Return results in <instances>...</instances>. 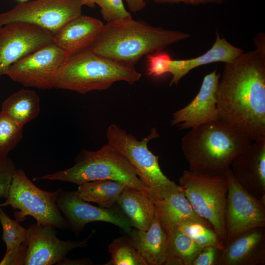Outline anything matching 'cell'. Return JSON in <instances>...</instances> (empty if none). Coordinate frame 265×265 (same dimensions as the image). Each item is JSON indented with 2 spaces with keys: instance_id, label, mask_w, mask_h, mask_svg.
<instances>
[{
  "instance_id": "obj_1",
  "label": "cell",
  "mask_w": 265,
  "mask_h": 265,
  "mask_svg": "<svg viewBox=\"0 0 265 265\" xmlns=\"http://www.w3.org/2000/svg\"><path fill=\"white\" fill-rule=\"evenodd\" d=\"M220 119L253 141L265 140V53L263 46L226 63L217 92Z\"/></svg>"
},
{
  "instance_id": "obj_2",
  "label": "cell",
  "mask_w": 265,
  "mask_h": 265,
  "mask_svg": "<svg viewBox=\"0 0 265 265\" xmlns=\"http://www.w3.org/2000/svg\"><path fill=\"white\" fill-rule=\"evenodd\" d=\"M253 141L219 119L191 129L181 147L188 170L212 176L226 175L234 159Z\"/></svg>"
},
{
  "instance_id": "obj_3",
  "label": "cell",
  "mask_w": 265,
  "mask_h": 265,
  "mask_svg": "<svg viewBox=\"0 0 265 265\" xmlns=\"http://www.w3.org/2000/svg\"><path fill=\"white\" fill-rule=\"evenodd\" d=\"M189 37L186 33L153 27L129 16L107 22L90 48L98 55L134 66L143 55Z\"/></svg>"
},
{
  "instance_id": "obj_4",
  "label": "cell",
  "mask_w": 265,
  "mask_h": 265,
  "mask_svg": "<svg viewBox=\"0 0 265 265\" xmlns=\"http://www.w3.org/2000/svg\"><path fill=\"white\" fill-rule=\"evenodd\" d=\"M141 76L134 66L98 55L88 48L69 56L56 77L54 88L85 94L106 90L119 81L132 84Z\"/></svg>"
},
{
  "instance_id": "obj_5",
  "label": "cell",
  "mask_w": 265,
  "mask_h": 265,
  "mask_svg": "<svg viewBox=\"0 0 265 265\" xmlns=\"http://www.w3.org/2000/svg\"><path fill=\"white\" fill-rule=\"evenodd\" d=\"M40 179L78 185L99 180L119 181L148 193L154 199L152 191L141 181L129 161L108 143L96 151L83 150L73 166L44 175Z\"/></svg>"
},
{
  "instance_id": "obj_6",
  "label": "cell",
  "mask_w": 265,
  "mask_h": 265,
  "mask_svg": "<svg viewBox=\"0 0 265 265\" xmlns=\"http://www.w3.org/2000/svg\"><path fill=\"white\" fill-rule=\"evenodd\" d=\"M159 136L154 128L149 135L138 140L115 124L109 125L106 132L108 144L129 161L141 181L152 191L154 200L163 198L180 187L163 173L159 157L148 148L149 141Z\"/></svg>"
},
{
  "instance_id": "obj_7",
  "label": "cell",
  "mask_w": 265,
  "mask_h": 265,
  "mask_svg": "<svg viewBox=\"0 0 265 265\" xmlns=\"http://www.w3.org/2000/svg\"><path fill=\"white\" fill-rule=\"evenodd\" d=\"M179 184L194 212L210 223L225 244L226 175L212 176L185 170Z\"/></svg>"
},
{
  "instance_id": "obj_8",
  "label": "cell",
  "mask_w": 265,
  "mask_h": 265,
  "mask_svg": "<svg viewBox=\"0 0 265 265\" xmlns=\"http://www.w3.org/2000/svg\"><path fill=\"white\" fill-rule=\"evenodd\" d=\"M57 195L58 190L49 192L40 189L28 179L23 170L16 169L6 201L0 204V208L10 206L13 209L19 210L14 213L19 222L30 216L41 225L64 229L69 226L57 206Z\"/></svg>"
},
{
  "instance_id": "obj_9",
  "label": "cell",
  "mask_w": 265,
  "mask_h": 265,
  "mask_svg": "<svg viewBox=\"0 0 265 265\" xmlns=\"http://www.w3.org/2000/svg\"><path fill=\"white\" fill-rule=\"evenodd\" d=\"M80 0H35L20 3L0 14V27L13 22L40 27L53 35L65 24L81 15Z\"/></svg>"
},
{
  "instance_id": "obj_10",
  "label": "cell",
  "mask_w": 265,
  "mask_h": 265,
  "mask_svg": "<svg viewBox=\"0 0 265 265\" xmlns=\"http://www.w3.org/2000/svg\"><path fill=\"white\" fill-rule=\"evenodd\" d=\"M69 56L52 43L10 66L4 75L27 87L50 89L54 88L56 77Z\"/></svg>"
},
{
  "instance_id": "obj_11",
  "label": "cell",
  "mask_w": 265,
  "mask_h": 265,
  "mask_svg": "<svg viewBox=\"0 0 265 265\" xmlns=\"http://www.w3.org/2000/svg\"><path fill=\"white\" fill-rule=\"evenodd\" d=\"M226 177L228 191L224 245L242 233L256 228L265 227V201L256 198L245 189L237 181L230 168Z\"/></svg>"
},
{
  "instance_id": "obj_12",
  "label": "cell",
  "mask_w": 265,
  "mask_h": 265,
  "mask_svg": "<svg viewBox=\"0 0 265 265\" xmlns=\"http://www.w3.org/2000/svg\"><path fill=\"white\" fill-rule=\"evenodd\" d=\"M53 43V35L35 25L13 22L0 27V77L18 60Z\"/></svg>"
},
{
  "instance_id": "obj_13",
  "label": "cell",
  "mask_w": 265,
  "mask_h": 265,
  "mask_svg": "<svg viewBox=\"0 0 265 265\" xmlns=\"http://www.w3.org/2000/svg\"><path fill=\"white\" fill-rule=\"evenodd\" d=\"M57 190V206L75 232H81L86 224L95 221L114 224L126 233L131 230L128 219L117 204L109 208L97 207L81 199L76 191Z\"/></svg>"
},
{
  "instance_id": "obj_14",
  "label": "cell",
  "mask_w": 265,
  "mask_h": 265,
  "mask_svg": "<svg viewBox=\"0 0 265 265\" xmlns=\"http://www.w3.org/2000/svg\"><path fill=\"white\" fill-rule=\"evenodd\" d=\"M27 230L24 265H58L72 249L86 247L89 238L62 240L56 236L54 228L38 223L32 224Z\"/></svg>"
},
{
  "instance_id": "obj_15",
  "label": "cell",
  "mask_w": 265,
  "mask_h": 265,
  "mask_svg": "<svg viewBox=\"0 0 265 265\" xmlns=\"http://www.w3.org/2000/svg\"><path fill=\"white\" fill-rule=\"evenodd\" d=\"M220 77L215 70L204 77L199 91L192 101L173 113L171 126L180 130L191 129L220 119L216 98Z\"/></svg>"
},
{
  "instance_id": "obj_16",
  "label": "cell",
  "mask_w": 265,
  "mask_h": 265,
  "mask_svg": "<svg viewBox=\"0 0 265 265\" xmlns=\"http://www.w3.org/2000/svg\"><path fill=\"white\" fill-rule=\"evenodd\" d=\"M230 169L245 189L265 201V140L252 141L234 159Z\"/></svg>"
},
{
  "instance_id": "obj_17",
  "label": "cell",
  "mask_w": 265,
  "mask_h": 265,
  "mask_svg": "<svg viewBox=\"0 0 265 265\" xmlns=\"http://www.w3.org/2000/svg\"><path fill=\"white\" fill-rule=\"evenodd\" d=\"M265 227L236 237L222 249L217 265H252L265 263Z\"/></svg>"
},
{
  "instance_id": "obj_18",
  "label": "cell",
  "mask_w": 265,
  "mask_h": 265,
  "mask_svg": "<svg viewBox=\"0 0 265 265\" xmlns=\"http://www.w3.org/2000/svg\"><path fill=\"white\" fill-rule=\"evenodd\" d=\"M104 26L98 19L80 15L53 35V43L70 56L90 48Z\"/></svg>"
},
{
  "instance_id": "obj_19",
  "label": "cell",
  "mask_w": 265,
  "mask_h": 265,
  "mask_svg": "<svg viewBox=\"0 0 265 265\" xmlns=\"http://www.w3.org/2000/svg\"><path fill=\"white\" fill-rule=\"evenodd\" d=\"M148 265H164L168 254V235L156 211L149 228H132L127 233Z\"/></svg>"
},
{
  "instance_id": "obj_20",
  "label": "cell",
  "mask_w": 265,
  "mask_h": 265,
  "mask_svg": "<svg viewBox=\"0 0 265 265\" xmlns=\"http://www.w3.org/2000/svg\"><path fill=\"white\" fill-rule=\"evenodd\" d=\"M156 211L168 234L180 224L196 222L212 228L210 223L199 216L193 210L180 187L166 197L155 199Z\"/></svg>"
},
{
  "instance_id": "obj_21",
  "label": "cell",
  "mask_w": 265,
  "mask_h": 265,
  "mask_svg": "<svg viewBox=\"0 0 265 265\" xmlns=\"http://www.w3.org/2000/svg\"><path fill=\"white\" fill-rule=\"evenodd\" d=\"M243 52L241 49L220 38L216 32V39L212 47L204 54L191 59L170 61L168 73H170L172 78L170 85H177L183 77L196 67L213 62H230Z\"/></svg>"
},
{
  "instance_id": "obj_22",
  "label": "cell",
  "mask_w": 265,
  "mask_h": 265,
  "mask_svg": "<svg viewBox=\"0 0 265 265\" xmlns=\"http://www.w3.org/2000/svg\"><path fill=\"white\" fill-rule=\"evenodd\" d=\"M116 204L132 227L142 231L149 228L155 216L156 206L154 198L148 193L127 186Z\"/></svg>"
},
{
  "instance_id": "obj_23",
  "label": "cell",
  "mask_w": 265,
  "mask_h": 265,
  "mask_svg": "<svg viewBox=\"0 0 265 265\" xmlns=\"http://www.w3.org/2000/svg\"><path fill=\"white\" fill-rule=\"evenodd\" d=\"M40 99L35 91L21 89L12 94L2 103L3 113L23 127L40 113Z\"/></svg>"
},
{
  "instance_id": "obj_24",
  "label": "cell",
  "mask_w": 265,
  "mask_h": 265,
  "mask_svg": "<svg viewBox=\"0 0 265 265\" xmlns=\"http://www.w3.org/2000/svg\"><path fill=\"white\" fill-rule=\"evenodd\" d=\"M127 186H129L119 181L99 180L79 185L76 192L84 201L95 203L100 207L109 208L116 204L120 195Z\"/></svg>"
},
{
  "instance_id": "obj_25",
  "label": "cell",
  "mask_w": 265,
  "mask_h": 265,
  "mask_svg": "<svg viewBox=\"0 0 265 265\" xmlns=\"http://www.w3.org/2000/svg\"><path fill=\"white\" fill-rule=\"evenodd\" d=\"M168 235V254L164 265H192L196 257L204 248L177 229Z\"/></svg>"
},
{
  "instance_id": "obj_26",
  "label": "cell",
  "mask_w": 265,
  "mask_h": 265,
  "mask_svg": "<svg viewBox=\"0 0 265 265\" xmlns=\"http://www.w3.org/2000/svg\"><path fill=\"white\" fill-rule=\"evenodd\" d=\"M108 251L111 259L105 265H148L128 236L114 239Z\"/></svg>"
},
{
  "instance_id": "obj_27",
  "label": "cell",
  "mask_w": 265,
  "mask_h": 265,
  "mask_svg": "<svg viewBox=\"0 0 265 265\" xmlns=\"http://www.w3.org/2000/svg\"><path fill=\"white\" fill-rule=\"evenodd\" d=\"M176 229L186 234L202 247L213 246L222 250L224 246V242L214 230L201 223L186 222L179 225Z\"/></svg>"
},
{
  "instance_id": "obj_28",
  "label": "cell",
  "mask_w": 265,
  "mask_h": 265,
  "mask_svg": "<svg viewBox=\"0 0 265 265\" xmlns=\"http://www.w3.org/2000/svg\"><path fill=\"white\" fill-rule=\"evenodd\" d=\"M0 222L2 228V239L6 247V252L18 249L26 240L28 230L20 225L17 220L9 217L1 208Z\"/></svg>"
},
{
  "instance_id": "obj_29",
  "label": "cell",
  "mask_w": 265,
  "mask_h": 265,
  "mask_svg": "<svg viewBox=\"0 0 265 265\" xmlns=\"http://www.w3.org/2000/svg\"><path fill=\"white\" fill-rule=\"evenodd\" d=\"M23 137L20 126L2 111H0V158H5Z\"/></svg>"
},
{
  "instance_id": "obj_30",
  "label": "cell",
  "mask_w": 265,
  "mask_h": 265,
  "mask_svg": "<svg viewBox=\"0 0 265 265\" xmlns=\"http://www.w3.org/2000/svg\"><path fill=\"white\" fill-rule=\"evenodd\" d=\"M96 4L100 7L101 14L107 22L131 16L125 9L122 0H96Z\"/></svg>"
},
{
  "instance_id": "obj_31",
  "label": "cell",
  "mask_w": 265,
  "mask_h": 265,
  "mask_svg": "<svg viewBox=\"0 0 265 265\" xmlns=\"http://www.w3.org/2000/svg\"><path fill=\"white\" fill-rule=\"evenodd\" d=\"M147 59L149 75L159 77L168 73L169 63L172 60L168 53L159 51L147 55Z\"/></svg>"
},
{
  "instance_id": "obj_32",
  "label": "cell",
  "mask_w": 265,
  "mask_h": 265,
  "mask_svg": "<svg viewBox=\"0 0 265 265\" xmlns=\"http://www.w3.org/2000/svg\"><path fill=\"white\" fill-rule=\"evenodd\" d=\"M16 170L11 159L7 157L0 158V198L7 197Z\"/></svg>"
},
{
  "instance_id": "obj_33",
  "label": "cell",
  "mask_w": 265,
  "mask_h": 265,
  "mask_svg": "<svg viewBox=\"0 0 265 265\" xmlns=\"http://www.w3.org/2000/svg\"><path fill=\"white\" fill-rule=\"evenodd\" d=\"M221 250L213 246L205 247L194 260L192 265H214L217 264Z\"/></svg>"
},
{
  "instance_id": "obj_34",
  "label": "cell",
  "mask_w": 265,
  "mask_h": 265,
  "mask_svg": "<svg viewBox=\"0 0 265 265\" xmlns=\"http://www.w3.org/2000/svg\"><path fill=\"white\" fill-rule=\"evenodd\" d=\"M154 2L160 3H184L192 5H198L206 4H220L224 2L225 0H152Z\"/></svg>"
},
{
  "instance_id": "obj_35",
  "label": "cell",
  "mask_w": 265,
  "mask_h": 265,
  "mask_svg": "<svg viewBox=\"0 0 265 265\" xmlns=\"http://www.w3.org/2000/svg\"><path fill=\"white\" fill-rule=\"evenodd\" d=\"M125 1L130 10L133 12L141 10L146 5V2L144 0H125Z\"/></svg>"
},
{
  "instance_id": "obj_36",
  "label": "cell",
  "mask_w": 265,
  "mask_h": 265,
  "mask_svg": "<svg viewBox=\"0 0 265 265\" xmlns=\"http://www.w3.org/2000/svg\"><path fill=\"white\" fill-rule=\"evenodd\" d=\"M93 262L89 258L81 259H68L65 258L58 265H92Z\"/></svg>"
},
{
  "instance_id": "obj_37",
  "label": "cell",
  "mask_w": 265,
  "mask_h": 265,
  "mask_svg": "<svg viewBox=\"0 0 265 265\" xmlns=\"http://www.w3.org/2000/svg\"><path fill=\"white\" fill-rule=\"evenodd\" d=\"M83 3L90 8H93L96 4V0H80Z\"/></svg>"
},
{
  "instance_id": "obj_38",
  "label": "cell",
  "mask_w": 265,
  "mask_h": 265,
  "mask_svg": "<svg viewBox=\"0 0 265 265\" xmlns=\"http://www.w3.org/2000/svg\"><path fill=\"white\" fill-rule=\"evenodd\" d=\"M18 1L21 2V3L22 2H26L28 0H18Z\"/></svg>"
}]
</instances>
